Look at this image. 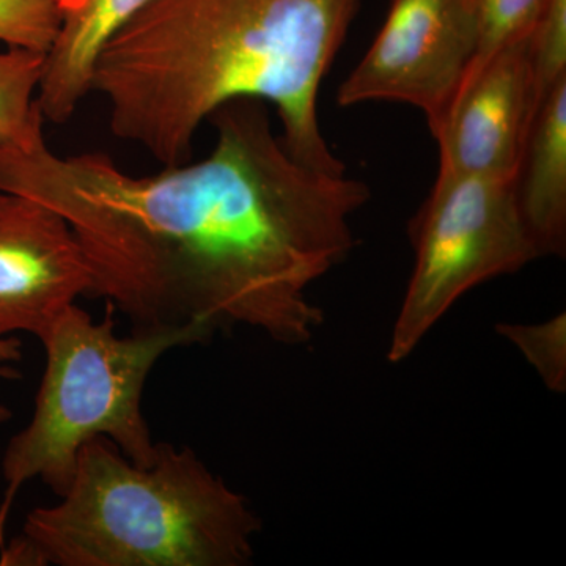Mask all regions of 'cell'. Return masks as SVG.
<instances>
[{"instance_id": "1", "label": "cell", "mask_w": 566, "mask_h": 566, "mask_svg": "<svg viewBox=\"0 0 566 566\" xmlns=\"http://www.w3.org/2000/svg\"><path fill=\"white\" fill-rule=\"evenodd\" d=\"M207 158L153 175L122 170L106 153L61 156L36 142L0 147V191L61 212L104 297L134 329L248 326L289 346L323 324L312 283L356 245L352 218L364 181L294 158L266 103L212 112Z\"/></svg>"}, {"instance_id": "2", "label": "cell", "mask_w": 566, "mask_h": 566, "mask_svg": "<svg viewBox=\"0 0 566 566\" xmlns=\"http://www.w3.org/2000/svg\"><path fill=\"white\" fill-rule=\"evenodd\" d=\"M363 0H148L104 44L92 93L118 139L163 167L191 161L212 112L233 99L273 104L294 158L346 166L324 139L318 95Z\"/></svg>"}, {"instance_id": "3", "label": "cell", "mask_w": 566, "mask_h": 566, "mask_svg": "<svg viewBox=\"0 0 566 566\" xmlns=\"http://www.w3.org/2000/svg\"><path fill=\"white\" fill-rule=\"evenodd\" d=\"M262 521L189 447L137 465L107 438L85 442L61 501L36 506L0 547L2 566H244Z\"/></svg>"}, {"instance_id": "4", "label": "cell", "mask_w": 566, "mask_h": 566, "mask_svg": "<svg viewBox=\"0 0 566 566\" xmlns=\"http://www.w3.org/2000/svg\"><path fill=\"white\" fill-rule=\"evenodd\" d=\"M114 305L95 322L71 305L40 340L46 368L31 423L7 446L0 502V547L6 545L11 506L25 483L40 479L61 497L73 479L85 442L107 438L134 464L151 465L158 457L142 411L145 382L155 364L178 346L205 344L211 335L200 326L134 329L115 334Z\"/></svg>"}, {"instance_id": "5", "label": "cell", "mask_w": 566, "mask_h": 566, "mask_svg": "<svg viewBox=\"0 0 566 566\" xmlns=\"http://www.w3.org/2000/svg\"><path fill=\"white\" fill-rule=\"evenodd\" d=\"M409 237L416 264L387 353L394 364L465 292L542 256L521 214L516 180L439 172Z\"/></svg>"}, {"instance_id": "6", "label": "cell", "mask_w": 566, "mask_h": 566, "mask_svg": "<svg viewBox=\"0 0 566 566\" xmlns=\"http://www.w3.org/2000/svg\"><path fill=\"white\" fill-rule=\"evenodd\" d=\"M480 40L474 0H390L381 31L338 87L337 104H409L433 132L474 69Z\"/></svg>"}, {"instance_id": "7", "label": "cell", "mask_w": 566, "mask_h": 566, "mask_svg": "<svg viewBox=\"0 0 566 566\" xmlns=\"http://www.w3.org/2000/svg\"><path fill=\"white\" fill-rule=\"evenodd\" d=\"M539 106L528 39L493 52L431 132L439 172L516 180Z\"/></svg>"}, {"instance_id": "8", "label": "cell", "mask_w": 566, "mask_h": 566, "mask_svg": "<svg viewBox=\"0 0 566 566\" xmlns=\"http://www.w3.org/2000/svg\"><path fill=\"white\" fill-rule=\"evenodd\" d=\"M92 273L65 218L31 197L0 191V338L41 337L80 296Z\"/></svg>"}, {"instance_id": "9", "label": "cell", "mask_w": 566, "mask_h": 566, "mask_svg": "<svg viewBox=\"0 0 566 566\" xmlns=\"http://www.w3.org/2000/svg\"><path fill=\"white\" fill-rule=\"evenodd\" d=\"M148 0H62V22L44 59L39 103L44 122L63 125L92 93L95 63L104 44Z\"/></svg>"}, {"instance_id": "10", "label": "cell", "mask_w": 566, "mask_h": 566, "mask_svg": "<svg viewBox=\"0 0 566 566\" xmlns=\"http://www.w3.org/2000/svg\"><path fill=\"white\" fill-rule=\"evenodd\" d=\"M517 202L543 255L566 251V77L536 112L516 178Z\"/></svg>"}, {"instance_id": "11", "label": "cell", "mask_w": 566, "mask_h": 566, "mask_svg": "<svg viewBox=\"0 0 566 566\" xmlns=\"http://www.w3.org/2000/svg\"><path fill=\"white\" fill-rule=\"evenodd\" d=\"M44 59L20 48L0 52V147L28 150L44 139L46 122L36 103Z\"/></svg>"}, {"instance_id": "12", "label": "cell", "mask_w": 566, "mask_h": 566, "mask_svg": "<svg viewBox=\"0 0 566 566\" xmlns=\"http://www.w3.org/2000/svg\"><path fill=\"white\" fill-rule=\"evenodd\" d=\"M495 331L512 342L542 376L545 385L557 394L566 389V316L557 315L539 324H505Z\"/></svg>"}, {"instance_id": "13", "label": "cell", "mask_w": 566, "mask_h": 566, "mask_svg": "<svg viewBox=\"0 0 566 566\" xmlns=\"http://www.w3.org/2000/svg\"><path fill=\"white\" fill-rule=\"evenodd\" d=\"M62 22V0H0V43L48 54Z\"/></svg>"}, {"instance_id": "14", "label": "cell", "mask_w": 566, "mask_h": 566, "mask_svg": "<svg viewBox=\"0 0 566 566\" xmlns=\"http://www.w3.org/2000/svg\"><path fill=\"white\" fill-rule=\"evenodd\" d=\"M479 13L480 65L493 52L528 39L547 0H474ZM472 69V70H474Z\"/></svg>"}, {"instance_id": "15", "label": "cell", "mask_w": 566, "mask_h": 566, "mask_svg": "<svg viewBox=\"0 0 566 566\" xmlns=\"http://www.w3.org/2000/svg\"><path fill=\"white\" fill-rule=\"evenodd\" d=\"M532 70L539 99L566 77V0H547L528 35Z\"/></svg>"}, {"instance_id": "16", "label": "cell", "mask_w": 566, "mask_h": 566, "mask_svg": "<svg viewBox=\"0 0 566 566\" xmlns=\"http://www.w3.org/2000/svg\"><path fill=\"white\" fill-rule=\"evenodd\" d=\"M21 340L17 337L0 338V379H13L18 374L11 364L20 363Z\"/></svg>"}, {"instance_id": "17", "label": "cell", "mask_w": 566, "mask_h": 566, "mask_svg": "<svg viewBox=\"0 0 566 566\" xmlns=\"http://www.w3.org/2000/svg\"><path fill=\"white\" fill-rule=\"evenodd\" d=\"M11 419V411L9 406L0 403V423H6L7 420Z\"/></svg>"}]
</instances>
